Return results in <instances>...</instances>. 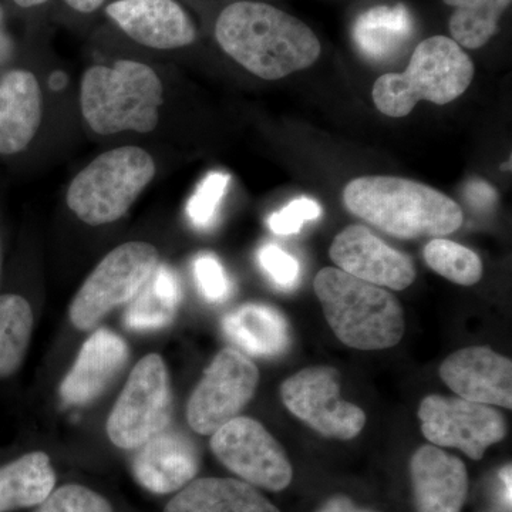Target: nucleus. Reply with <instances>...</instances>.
I'll return each mask as SVG.
<instances>
[{
  "mask_svg": "<svg viewBox=\"0 0 512 512\" xmlns=\"http://www.w3.org/2000/svg\"><path fill=\"white\" fill-rule=\"evenodd\" d=\"M106 13L127 36L151 49H180L197 37L190 15L175 0H116Z\"/></svg>",
  "mask_w": 512,
  "mask_h": 512,
  "instance_id": "2eb2a0df",
  "label": "nucleus"
},
{
  "mask_svg": "<svg viewBox=\"0 0 512 512\" xmlns=\"http://www.w3.org/2000/svg\"><path fill=\"white\" fill-rule=\"evenodd\" d=\"M164 512H281L254 485L235 478L192 480L165 505Z\"/></svg>",
  "mask_w": 512,
  "mask_h": 512,
  "instance_id": "aec40b11",
  "label": "nucleus"
},
{
  "mask_svg": "<svg viewBox=\"0 0 512 512\" xmlns=\"http://www.w3.org/2000/svg\"><path fill=\"white\" fill-rule=\"evenodd\" d=\"M198 448L184 434L163 431L136 448L131 471L138 484L150 493H178L200 471Z\"/></svg>",
  "mask_w": 512,
  "mask_h": 512,
  "instance_id": "dca6fc26",
  "label": "nucleus"
},
{
  "mask_svg": "<svg viewBox=\"0 0 512 512\" xmlns=\"http://www.w3.org/2000/svg\"><path fill=\"white\" fill-rule=\"evenodd\" d=\"M35 512H114L110 501L92 488L66 484L56 488Z\"/></svg>",
  "mask_w": 512,
  "mask_h": 512,
  "instance_id": "c85d7f7f",
  "label": "nucleus"
},
{
  "mask_svg": "<svg viewBox=\"0 0 512 512\" xmlns=\"http://www.w3.org/2000/svg\"><path fill=\"white\" fill-rule=\"evenodd\" d=\"M35 315L28 299L18 293L0 295V379L15 375L32 339Z\"/></svg>",
  "mask_w": 512,
  "mask_h": 512,
  "instance_id": "393cba45",
  "label": "nucleus"
},
{
  "mask_svg": "<svg viewBox=\"0 0 512 512\" xmlns=\"http://www.w3.org/2000/svg\"><path fill=\"white\" fill-rule=\"evenodd\" d=\"M412 32L413 19L406 6H376L356 19L353 39L363 56L382 62L396 55Z\"/></svg>",
  "mask_w": 512,
  "mask_h": 512,
  "instance_id": "b1692460",
  "label": "nucleus"
},
{
  "mask_svg": "<svg viewBox=\"0 0 512 512\" xmlns=\"http://www.w3.org/2000/svg\"><path fill=\"white\" fill-rule=\"evenodd\" d=\"M56 487V473L45 451H30L0 466V512L37 507Z\"/></svg>",
  "mask_w": 512,
  "mask_h": 512,
  "instance_id": "4be33fe9",
  "label": "nucleus"
},
{
  "mask_svg": "<svg viewBox=\"0 0 512 512\" xmlns=\"http://www.w3.org/2000/svg\"><path fill=\"white\" fill-rule=\"evenodd\" d=\"M259 370L238 349H222L207 367L187 406L188 424L195 433L212 436L239 416L255 396Z\"/></svg>",
  "mask_w": 512,
  "mask_h": 512,
  "instance_id": "1a4fd4ad",
  "label": "nucleus"
},
{
  "mask_svg": "<svg viewBox=\"0 0 512 512\" xmlns=\"http://www.w3.org/2000/svg\"><path fill=\"white\" fill-rule=\"evenodd\" d=\"M231 181L225 173H211L198 185L197 191L192 195L187 205V215L198 229H208L214 225L218 217V210L222 198Z\"/></svg>",
  "mask_w": 512,
  "mask_h": 512,
  "instance_id": "cd10ccee",
  "label": "nucleus"
},
{
  "mask_svg": "<svg viewBox=\"0 0 512 512\" xmlns=\"http://www.w3.org/2000/svg\"><path fill=\"white\" fill-rule=\"evenodd\" d=\"M343 202L356 217L400 239L444 237L464 221L460 205L444 192L389 175L355 178L346 185Z\"/></svg>",
  "mask_w": 512,
  "mask_h": 512,
  "instance_id": "f03ea898",
  "label": "nucleus"
},
{
  "mask_svg": "<svg viewBox=\"0 0 512 512\" xmlns=\"http://www.w3.org/2000/svg\"><path fill=\"white\" fill-rule=\"evenodd\" d=\"M439 373L461 399L512 409V362L493 349L457 350L441 363Z\"/></svg>",
  "mask_w": 512,
  "mask_h": 512,
  "instance_id": "4468645a",
  "label": "nucleus"
},
{
  "mask_svg": "<svg viewBox=\"0 0 512 512\" xmlns=\"http://www.w3.org/2000/svg\"><path fill=\"white\" fill-rule=\"evenodd\" d=\"M316 512H377L370 508L357 507L346 495H335L320 505Z\"/></svg>",
  "mask_w": 512,
  "mask_h": 512,
  "instance_id": "72a5a7b5",
  "label": "nucleus"
},
{
  "mask_svg": "<svg viewBox=\"0 0 512 512\" xmlns=\"http://www.w3.org/2000/svg\"><path fill=\"white\" fill-rule=\"evenodd\" d=\"M221 49L264 80H279L311 67L322 46L302 20L275 6L237 2L222 10L215 25Z\"/></svg>",
  "mask_w": 512,
  "mask_h": 512,
  "instance_id": "f257e3e1",
  "label": "nucleus"
},
{
  "mask_svg": "<svg viewBox=\"0 0 512 512\" xmlns=\"http://www.w3.org/2000/svg\"><path fill=\"white\" fill-rule=\"evenodd\" d=\"M154 175L156 164L146 150L114 148L94 158L74 177L67 190V205L86 224H111L127 214Z\"/></svg>",
  "mask_w": 512,
  "mask_h": 512,
  "instance_id": "423d86ee",
  "label": "nucleus"
},
{
  "mask_svg": "<svg viewBox=\"0 0 512 512\" xmlns=\"http://www.w3.org/2000/svg\"><path fill=\"white\" fill-rule=\"evenodd\" d=\"M128 357L126 340L109 329L97 330L86 340L60 384V396L72 406L93 403L123 372Z\"/></svg>",
  "mask_w": 512,
  "mask_h": 512,
  "instance_id": "f3484780",
  "label": "nucleus"
},
{
  "mask_svg": "<svg viewBox=\"0 0 512 512\" xmlns=\"http://www.w3.org/2000/svg\"><path fill=\"white\" fill-rule=\"evenodd\" d=\"M42 123V90L28 70L0 80V154L13 156L32 143Z\"/></svg>",
  "mask_w": 512,
  "mask_h": 512,
  "instance_id": "6ab92c4d",
  "label": "nucleus"
},
{
  "mask_svg": "<svg viewBox=\"0 0 512 512\" xmlns=\"http://www.w3.org/2000/svg\"><path fill=\"white\" fill-rule=\"evenodd\" d=\"M158 264L157 248L147 242H127L113 249L74 296L69 309L74 328L92 330L111 311L136 298Z\"/></svg>",
  "mask_w": 512,
  "mask_h": 512,
  "instance_id": "0eeeda50",
  "label": "nucleus"
},
{
  "mask_svg": "<svg viewBox=\"0 0 512 512\" xmlns=\"http://www.w3.org/2000/svg\"><path fill=\"white\" fill-rule=\"evenodd\" d=\"M416 512H461L468 495L466 464L436 446L420 447L410 461Z\"/></svg>",
  "mask_w": 512,
  "mask_h": 512,
  "instance_id": "a211bd4d",
  "label": "nucleus"
},
{
  "mask_svg": "<svg viewBox=\"0 0 512 512\" xmlns=\"http://www.w3.org/2000/svg\"><path fill=\"white\" fill-rule=\"evenodd\" d=\"M512 0H444L456 8L448 28L454 42L466 49H480L497 35L498 23Z\"/></svg>",
  "mask_w": 512,
  "mask_h": 512,
  "instance_id": "a878e982",
  "label": "nucleus"
},
{
  "mask_svg": "<svg viewBox=\"0 0 512 512\" xmlns=\"http://www.w3.org/2000/svg\"><path fill=\"white\" fill-rule=\"evenodd\" d=\"M501 484H503V500L505 505H508V510H511V466H505L500 471Z\"/></svg>",
  "mask_w": 512,
  "mask_h": 512,
  "instance_id": "c9c22d12",
  "label": "nucleus"
},
{
  "mask_svg": "<svg viewBox=\"0 0 512 512\" xmlns=\"http://www.w3.org/2000/svg\"><path fill=\"white\" fill-rule=\"evenodd\" d=\"M194 276L201 295L211 303L227 301L232 295V282L217 256L201 254L194 261Z\"/></svg>",
  "mask_w": 512,
  "mask_h": 512,
  "instance_id": "c756f323",
  "label": "nucleus"
},
{
  "mask_svg": "<svg viewBox=\"0 0 512 512\" xmlns=\"http://www.w3.org/2000/svg\"><path fill=\"white\" fill-rule=\"evenodd\" d=\"M466 195L468 204L478 211L493 210L497 204V191L485 181L474 180L466 185Z\"/></svg>",
  "mask_w": 512,
  "mask_h": 512,
  "instance_id": "473e14b6",
  "label": "nucleus"
},
{
  "mask_svg": "<svg viewBox=\"0 0 512 512\" xmlns=\"http://www.w3.org/2000/svg\"><path fill=\"white\" fill-rule=\"evenodd\" d=\"M340 373L335 367L303 369L282 383L286 409L328 439L352 440L366 426V414L340 397Z\"/></svg>",
  "mask_w": 512,
  "mask_h": 512,
  "instance_id": "9d476101",
  "label": "nucleus"
},
{
  "mask_svg": "<svg viewBox=\"0 0 512 512\" xmlns=\"http://www.w3.org/2000/svg\"><path fill=\"white\" fill-rule=\"evenodd\" d=\"M225 336L242 352L255 357L284 355L291 345V328L278 309L247 303L222 320Z\"/></svg>",
  "mask_w": 512,
  "mask_h": 512,
  "instance_id": "412c9836",
  "label": "nucleus"
},
{
  "mask_svg": "<svg viewBox=\"0 0 512 512\" xmlns=\"http://www.w3.org/2000/svg\"><path fill=\"white\" fill-rule=\"evenodd\" d=\"M474 79V63L453 39L433 36L414 50L403 73H387L376 80L372 96L384 116L406 117L421 100L451 103Z\"/></svg>",
  "mask_w": 512,
  "mask_h": 512,
  "instance_id": "39448f33",
  "label": "nucleus"
},
{
  "mask_svg": "<svg viewBox=\"0 0 512 512\" xmlns=\"http://www.w3.org/2000/svg\"><path fill=\"white\" fill-rule=\"evenodd\" d=\"M258 262L272 284L279 289L289 291L298 284L301 276V265L298 259L278 245L266 244L259 249Z\"/></svg>",
  "mask_w": 512,
  "mask_h": 512,
  "instance_id": "7c9ffc66",
  "label": "nucleus"
},
{
  "mask_svg": "<svg viewBox=\"0 0 512 512\" xmlns=\"http://www.w3.org/2000/svg\"><path fill=\"white\" fill-rule=\"evenodd\" d=\"M330 258L346 274L393 291L409 288L416 268L409 256L396 251L362 225H350L333 239Z\"/></svg>",
  "mask_w": 512,
  "mask_h": 512,
  "instance_id": "ddd939ff",
  "label": "nucleus"
},
{
  "mask_svg": "<svg viewBox=\"0 0 512 512\" xmlns=\"http://www.w3.org/2000/svg\"><path fill=\"white\" fill-rule=\"evenodd\" d=\"M336 338L359 350L396 346L404 335V312L396 296L339 268L319 271L313 282Z\"/></svg>",
  "mask_w": 512,
  "mask_h": 512,
  "instance_id": "7ed1b4c3",
  "label": "nucleus"
},
{
  "mask_svg": "<svg viewBox=\"0 0 512 512\" xmlns=\"http://www.w3.org/2000/svg\"><path fill=\"white\" fill-rule=\"evenodd\" d=\"M13 2L20 8H35V6L43 5L47 0H13Z\"/></svg>",
  "mask_w": 512,
  "mask_h": 512,
  "instance_id": "e433bc0d",
  "label": "nucleus"
},
{
  "mask_svg": "<svg viewBox=\"0 0 512 512\" xmlns=\"http://www.w3.org/2000/svg\"><path fill=\"white\" fill-rule=\"evenodd\" d=\"M215 457L245 483L264 490H285L292 483L291 461L271 433L251 417H235L211 437Z\"/></svg>",
  "mask_w": 512,
  "mask_h": 512,
  "instance_id": "9b49d317",
  "label": "nucleus"
},
{
  "mask_svg": "<svg viewBox=\"0 0 512 512\" xmlns=\"http://www.w3.org/2000/svg\"><path fill=\"white\" fill-rule=\"evenodd\" d=\"M163 83L147 64L119 60L86 70L80 90L84 120L101 136L151 133L160 120Z\"/></svg>",
  "mask_w": 512,
  "mask_h": 512,
  "instance_id": "20e7f679",
  "label": "nucleus"
},
{
  "mask_svg": "<svg viewBox=\"0 0 512 512\" xmlns=\"http://www.w3.org/2000/svg\"><path fill=\"white\" fill-rule=\"evenodd\" d=\"M173 419V392L164 360L156 353L137 363L107 420L114 446L136 450L163 433Z\"/></svg>",
  "mask_w": 512,
  "mask_h": 512,
  "instance_id": "6e6552de",
  "label": "nucleus"
},
{
  "mask_svg": "<svg viewBox=\"0 0 512 512\" xmlns=\"http://www.w3.org/2000/svg\"><path fill=\"white\" fill-rule=\"evenodd\" d=\"M322 208L311 198H296L269 218L268 225L276 235H292L301 231L306 221L318 220Z\"/></svg>",
  "mask_w": 512,
  "mask_h": 512,
  "instance_id": "2f4dec72",
  "label": "nucleus"
},
{
  "mask_svg": "<svg viewBox=\"0 0 512 512\" xmlns=\"http://www.w3.org/2000/svg\"><path fill=\"white\" fill-rule=\"evenodd\" d=\"M426 264L457 285H476L483 278V262L476 252L450 239H431L424 248Z\"/></svg>",
  "mask_w": 512,
  "mask_h": 512,
  "instance_id": "bb28decb",
  "label": "nucleus"
},
{
  "mask_svg": "<svg viewBox=\"0 0 512 512\" xmlns=\"http://www.w3.org/2000/svg\"><path fill=\"white\" fill-rule=\"evenodd\" d=\"M183 301V291L173 269L158 264L147 284L131 299L124 323L134 332H154L173 323Z\"/></svg>",
  "mask_w": 512,
  "mask_h": 512,
  "instance_id": "5701e85b",
  "label": "nucleus"
},
{
  "mask_svg": "<svg viewBox=\"0 0 512 512\" xmlns=\"http://www.w3.org/2000/svg\"><path fill=\"white\" fill-rule=\"evenodd\" d=\"M70 8L80 13H92L103 6L106 0H64Z\"/></svg>",
  "mask_w": 512,
  "mask_h": 512,
  "instance_id": "f704fd0d",
  "label": "nucleus"
},
{
  "mask_svg": "<svg viewBox=\"0 0 512 512\" xmlns=\"http://www.w3.org/2000/svg\"><path fill=\"white\" fill-rule=\"evenodd\" d=\"M421 431L436 447L458 448L467 457L481 460L488 447L500 443L507 434L503 414L487 404L461 397L431 394L419 407Z\"/></svg>",
  "mask_w": 512,
  "mask_h": 512,
  "instance_id": "f8f14e48",
  "label": "nucleus"
}]
</instances>
